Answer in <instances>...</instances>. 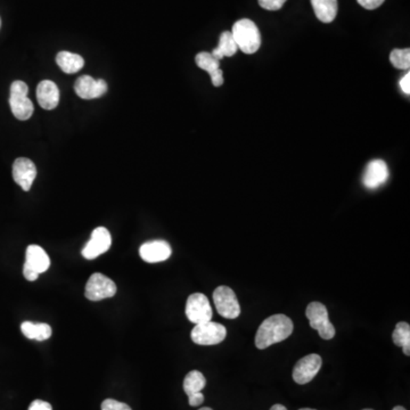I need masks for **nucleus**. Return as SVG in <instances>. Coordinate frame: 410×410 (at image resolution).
I'll return each mask as SVG.
<instances>
[{"label": "nucleus", "mask_w": 410, "mask_h": 410, "mask_svg": "<svg viewBox=\"0 0 410 410\" xmlns=\"http://www.w3.org/2000/svg\"><path fill=\"white\" fill-rule=\"evenodd\" d=\"M116 285L107 276L101 273L92 274L85 284V296L90 301H102L116 294Z\"/></svg>", "instance_id": "7"}, {"label": "nucleus", "mask_w": 410, "mask_h": 410, "mask_svg": "<svg viewBox=\"0 0 410 410\" xmlns=\"http://www.w3.org/2000/svg\"><path fill=\"white\" fill-rule=\"evenodd\" d=\"M37 177V167L30 158H19L13 164L14 181L24 192H29Z\"/></svg>", "instance_id": "14"}, {"label": "nucleus", "mask_w": 410, "mask_h": 410, "mask_svg": "<svg viewBox=\"0 0 410 410\" xmlns=\"http://www.w3.org/2000/svg\"><path fill=\"white\" fill-rule=\"evenodd\" d=\"M185 312H186L188 320L195 325L210 322L212 315H214L210 301L202 293H194L192 296H188Z\"/></svg>", "instance_id": "9"}, {"label": "nucleus", "mask_w": 410, "mask_h": 410, "mask_svg": "<svg viewBox=\"0 0 410 410\" xmlns=\"http://www.w3.org/2000/svg\"><path fill=\"white\" fill-rule=\"evenodd\" d=\"M392 340L394 345L402 348L404 355L410 356V325L408 322H398L394 328Z\"/></svg>", "instance_id": "22"}, {"label": "nucleus", "mask_w": 410, "mask_h": 410, "mask_svg": "<svg viewBox=\"0 0 410 410\" xmlns=\"http://www.w3.org/2000/svg\"><path fill=\"white\" fill-rule=\"evenodd\" d=\"M207 385V380L204 375L198 371H192L186 375L184 380V391L187 397L198 393Z\"/></svg>", "instance_id": "23"}, {"label": "nucleus", "mask_w": 410, "mask_h": 410, "mask_svg": "<svg viewBox=\"0 0 410 410\" xmlns=\"http://www.w3.org/2000/svg\"><path fill=\"white\" fill-rule=\"evenodd\" d=\"M392 410H406V408L401 407V406H397V407H394Z\"/></svg>", "instance_id": "32"}, {"label": "nucleus", "mask_w": 410, "mask_h": 410, "mask_svg": "<svg viewBox=\"0 0 410 410\" xmlns=\"http://www.w3.org/2000/svg\"><path fill=\"white\" fill-rule=\"evenodd\" d=\"M172 253L170 244L162 240H150L139 249V256L145 263H158L169 259Z\"/></svg>", "instance_id": "15"}, {"label": "nucleus", "mask_w": 410, "mask_h": 410, "mask_svg": "<svg viewBox=\"0 0 410 410\" xmlns=\"http://www.w3.org/2000/svg\"><path fill=\"white\" fill-rule=\"evenodd\" d=\"M198 410H214L212 409V408L210 407H203V408H201V409Z\"/></svg>", "instance_id": "33"}, {"label": "nucleus", "mask_w": 410, "mask_h": 410, "mask_svg": "<svg viewBox=\"0 0 410 410\" xmlns=\"http://www.w3.org/2000/svg\"><path fill=\"white\" fill-rule=\"evenodd\" d=\"M37 99L43 110H54L59 103V89L55 82L43 80L37 87Z\"/></svg>", "instance_id": "16"}, {"label": "nucleus", "mask_w": 410, "mask_h": 410, "mask_svg": "<svg viewBox=\"0 0 410 410\" xmlns=\"http://www.w3.org/2000/svg\"><path fill=\"white\" fill-rule=\"evenodd\" d=\"M286 0H259L260 6L267 10H278L284 6Z\"/></svg>", "instance_id": "26"}, {"label": "nucleus", "mask_w": 410, "mask_h": 410, "mask_svg": "<svg viewBox=\"0 0 410 410\" xmlns=\"http://www.w3.org/2000/svg\"><path fill=\"white\" fill-rule=\"evenodd\" d=\"M29 87L23 81H14L10 85V105L14 116L17 120L25 121L29 120L33 114L32 102L28 97Z\"/></svg>", "instance_id": "3"}, {"label": "nucleus", "mask_w": 410, "mask_h": 410, "mask_svg": "<svg viewBox=\"0 0 410 410\" xmlns=\"http://www.w3.org/2000/svg\"><path fill=\"white\" fill-rule=\"evenodd\" d=\"M50 259L46 251L39 245L28 246L25 252V263L23 267V275L29 282H34L40 274L50 269Z\"/></svg>", "instance_id": "4"}, {"label": "nucleus", "mask_w": 410, "mask_h": 410, "mask_svg": "<svg viewBox=\"0 0 410 410\" xmlns=\"http://www.w3.org/2000/svg\"><path fill=\"white\" fill-rule=\"evenodd\" d=\"M203 401L204 396L202 392H198V393H195L191 396V397H188V402H189V406H192V407L200 406V404H203Z\"/></svg>", "instance_id": "29"}, {"label": "nucleus", "mask_w": 410, "mask_h": 410, "mask_svg": "<svg viewBox=\"0 0 410 410\" xmlns=\"http://www.w3.org/2000/svg\"><path fill=\"white\" fill-rule=\"evenodd\" d=\"M390 61L394 68L399 70H408L410 66V50H394L391 52Z\"/></svg>", "instance_id": "24"}, {"label": "nucleus", "mask_w": 410, "mask_h": 410, "mask_svg": "<svg viewBox=\"0 0 410 410\" xmlns=\"http://www.w3.org/2000/svg\"><path fill=\"white\" fill-rule=\"evenodd\" d=\"M316 17L322 23H331L338 15V0H311Z\"/></svg>", "instance_id": "18"}, {"label": "nucleus", "mask_w": 410, "mask_h": 410, "mask_svg": "<svg viewBox=\"0 0 410 410\" xmlns=\"http://www.w3.org/2000/svg\"><path fill=\"white\" fill-rule=\"evenodd\" d=\"M227 329L225 326L210 320V322L195 325L192 331L191 338L195 345L207 347V345H219L225 341Z\"/></svg>", "instance_id": "6"}, {"label": "nucleus", "mask_w": 410, "mask_h": 410, "mask_svg": "<svg viewBox=\"0 0 410 410\" xmlns=\"http://www.w3.org/2000/svg\"><path fill=\"white\" fill-rule=\"evenodd\" d=\"M410 73L408 72L406 76L400 80V88L402 92L406 94V95H409L410 94Z\"/></svg>", "instance_id": "30"}, {"label": "nucleus", "mask_w": 410, "mask_h": 410, "mask_svg": "<svg viewBox=\"0 0 410 410\" xmlns=\"http://www.w3.org/2000/svg\"><path fill=\"white\" fill-rule=\"evenodd\" d=\"M362 410H373V409H362Z\"/></svg>", "instance_id": "36"}, {"label": "nucleus", "mask_w": 410, "mask_h": 410, "mask_svg": "<svg viewBox=\"0 0 410 410\" xmlns=\"http://www.w3.org/2000/svg\"><path fill=\"white\" fill-rule=\"evenodd\" d=\"M270 410H287V408L285 406H283V404H274L273 407L270 408Z\"/></svg>", "instance_id": "31"}, {"label": "nucleus", "mask_w": 410, "mask_h": 410, "mask_svg": "<svg viewBox=\"0 0 410 410\" xmlns=\"http://www.w3.org/2000/svg\"><path fill=\"white\" fill-rule=\"evenodd\" d=\"M389 179V167L383 160H373L367 164L362 174V184L368 189H376Z\"/></svg>", "instance_id": "12"}, {"label": "nucleus", "mask_w": 410, "mask_h": 410, "mask_svg": "<svg viewBox=\"0 0 410 410\" xmlns=\"http://www.w3.org/2000/svg\"><path fill=\"white\" fill-rule=\"evenodd\" d=\"M195 62L200 69L207 71L210 74L211 81L214 87H220L223 85V71L220 70V61L214 59L212 54L207 53V52L197 54Z\"/></svg>", "instance_id": "17"}, {"label": "nucleus", "mask_w": 410, "mask_h": 410, "mask_svg": "<svg viewBox=\"0 0 410 410\" xmlns=\"http://www.w3.org/2000/svg\"><path fill=\"white\" fill-rule=\"evenodd\" d=\"M214 301L218 314L223 318L235 319L240 316V302L235 292L228 286H219L214 289Z\"/></svg>", "instance_id": "8"}, {"label": "nucleus", "mask_w": 410, "mask_h": 410, "mask_svg": "<svg viewBox=\"0 0 410 410\" xmlns=\"http://www.w3.org/2000/svg\"><path fill=\"white\" fill-rule=\"evenodd\" d=\"M294 329L292 319L285 315H274L263 320L256 335V347L259 350L269 348L289 338Z\"/></svg>", "instance_id": "1"}, {"label": "nucleus", "mask_w": 410, "mask_h": 410, "mask_svg": "<svg viewBox=\"0 0 410 410\" xmlns=\"http://www.w3.org/2000/svg\"><path fill=\"white\" fill-rule=\"evenodd\" d=\"M21 331L25 338L29 340H37V341H46L53 333L52 327L45 322H22Z\"/></svg>", "instance_id": "20"}, {"label": "nucleus", "mask_w": 410, "mask_h": 410, "mask_svg": "<svg viewBox=\"0 0 410 410\" xmlns=\"http://www.w3.org/2000/svg\"><path fill=\"white\" fill-rule=\"evenodd\" d=\"M56 63L61 68L63 72L68 74L79 72L80 70L85 65V59L78 54L70 53V52H59L56 56Z\"/></svg>", "instance_id": "19"}, {"label": "nucleus", "mask_w": 410, "mask_h": 410, "mask_svg": "<svg viewBox=\"0 0 410 410\" xmlns=\"http://www.w3.org/2000/svg\"><path fill=\"white\" fill-rule=\"evenodd\" d=\"M299 410H316V409H311V408H302V409H299Z\"/></svg>", "instance_id": "34"}, {"label": "nucleus", "mask_w": 410, "mask_h": 410, "mask_svg": "<svg viewBox=\"0 0 410 410\" xmlns=\"http://www.w3.org/2000/svg\"><path fill=\"white\" fill-rule=\"evenodd\" d=\"M29 410H53V407L46 401L34 400L30 404Z\"/></svg>", "instance_id": "28"}, {"label": "nucleus", "mask_w": 410, "mask_h": 410, "mask_svg": "<svg viewBox=\"0 0 410 410\" xmlns=\"http://www.w3.org/2000/svg\"><path fill=\"white\" fill-rule=\"evenodd\" d=\"M102 410H132L128 404L125 402L114 400V399H106L102 402Z\"/></svg>", "instance_id": "25"}, {"label": "nucleus", "mask_w": 410, "mask_h": 410, "mask_svg": "<svg viewBox=\"0 0 410 410\" xmlns=\"http://www.w3.org/2000/svg\"><path fill=\"white\" fill-rule=\"evenodd\" d=\"M235 43L238 50L244 54H254L261 46V34L256 24L249 19L237 21L232 30Z\"/></svg>", "instance_id": "2"}, {"label": "nucleus", "mask_w": 410, "mask_h": 410, "mask_svg": "<svg viewBox=\"0 0 410 410\" xmlns=\"http://www.w3.org/2000/svg\"><path fill=\"white\" fill-rule=\"evenodd\" d=\"M357 1L360 6L364 7L366 10H371L378 8L385 0H357Z\"/></svg>", "instance_id": "27"}, {"label": "nucleus", "mask_w": 410, "mask_h": 410, "mask_svg": "<svg viewBox=\"0 0 410 410\" xmlns=\"http://www.w3.org/2000/svg\"><path fill=\"white\" fill-rule=\"evenodd\" d=\"M76 95L82 99H95L107 92V83L104 80H95L90 76H82L74 83Z\"/></svg>", "instance_id": "13"}, {"label": "nucleus", "mask_w": 410, "mask_h": 410, "mask_svg": "<svg viewBox=\"0 0 410 410\" xmlns=\"http://www.w3.org/2000/svg\"><path fill=\"white\" fill-rule=\"evenodd\" d=\"M112 245V236L105 227H97L92 230L90 240L82 249L81 254L85 259L94 260L109 251Z\"/></svg>", "instance_id": "10"}, {"label": "nucleus", "mask_w": 410, "mask_h": 410, "mask_svg": "<svg viewBox=\"0 0 410 410\" xmlns=\"http://www.w3.org/2000/svg\"><path fill=\"white\" fill-rule=\"evenodd\" d=\"M0 27H1V19H0Z\"/></svg>", "instance_id": "35"}, {"label": "nucleus", "mask_w": 410, "mask_h": 410, "mask_svg": "<svg viewBox=\"0 0 410 410\" xmlns=\"http://www.w3.org/2000/svg\"><path fill=\"white\" fill-rule=\"evenodd\" d=\"M322 359L317 353L305 356L300 359L293 369V380L300 385L311 382L322 368Z\"/></svg>", "instance_id": "11"}, {"label": "nucleus", "mask_w": 410, "mask_h": 410, "mask_svg": "<svg viewBox=\"0 0 410 410\" xmlns=\"http://www.w3.org/2000/svg\"><path fill=\"white\" fill-rule=\"evenodd\" d=\"M309 322L314 329L318 331L320 338L331 340L335 336V327L328 317L327 308L320 302L309 303L305 310Z\"/></svg>", "instance_id": "5"}, {"label": "nucleus", "mask_w": 410, "mask_h": 410, "mask_svg": "<svg viewBox=\"0 0 410 410\" xmlns=\"http://www.w3.org/2000/svg\"><path fill=\"white\" fill-rule=\"evenodd\" d=\"M237 50H238V47H237L236 43H235V40L232 36V32L225 31L220 36L219 45H218L217 48H214L211 54H212L214 59L221 61L223 57H232V56L235 55Z\"/></svg>", "instance_id": "21"}]
</instances>
